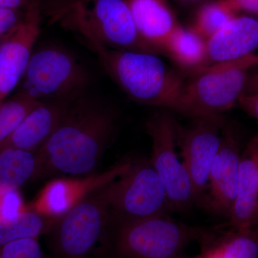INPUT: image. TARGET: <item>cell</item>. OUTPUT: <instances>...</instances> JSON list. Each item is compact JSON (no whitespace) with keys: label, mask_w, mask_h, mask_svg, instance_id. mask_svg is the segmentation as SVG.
Instances as JSON below:
<instances>
[{"label":"cell","mask_w":258,"mask_h":258,"mask_svg":"<svg viewBox=\"0 0 258 258\" xmlns=\"http://www.w3.org/2000/svg\"><path fill=\"white\" fill-rule=\"evenodd\" d=\"M114 111L83 93L70 102L60 124L37 152L41 172L87 176L96 170L116 128Z\"/></svg>","instance_id":"6da1fadb"},{"label":"cell","mask_w":258,"mask_h":258,"mask_svg":"<svg viewBox=\"0 0 258 258\" xmlns=\"http://www.w3.org/2000/svg\"><path fill=\"white\" fill-rule=\"evenodd\" d=\"M111 79L134 101L184 114V81L156 54L112 49L88 34H81Z\"/></svg>","instance_id":"7a4b0ae2"},{"label":"cell","mask_w":258,"mask_h":258,"mask_svg":"<svg viewBox=\"0 0 258 258\" xmlns=\"http://www.w3.org/2000/svg\"><path fill=\"white\" fill-rule=\"evenodd\" d=\"M53 21L76 34H88L104 46L156 54L139 36L126 0H54Z\"/></svg>","instance_id":"3957f363"},{"label":"cell","mask_w":258,"mask_h":258,"mask_svg":"<svg viewBox=\"0 0 258 258\" xmlns=\"http://www.w3.org/2000/svg\"><path fill=\"white\" fill-rule=\"evenodd\" d=\"M258 67V55L218 62L191 74L182 93L184 115L195 118L222 114L243 94L249 71Z\"/></svg>","instance_id":"277c9868"},{"label":"cell","mask_w":258,"mask_h":258,"mask_svg":"<svg viewBox=\"0 0 258 258\" xmlns=\"http://www.w3.org/2000/svg\"><path fill=\"white\" fill-rule=\"evenodd\" d=\"M90 78L69 51L47 45L32 51L19 92L39 102L71 101L85 93Z\"/></svg>","instance_id":"5b68a950"},{"label":"cell","mask_w":258,"mask_h":258,"mask_svg":"<svg viewBox=\"0 0 258 258\" xmlns=\"http://www.w3.org/2000/svg\"><path fill=\"white\" fill-rule=\"evenodd\" d=\"M204 234L166 214L129 219L115 234L113 253L116 258H175Z\"/></svg>","instance_id":"8992f818"},{"label":"cell","mask_w":258,"mask_h":258,"mask_svg":"<svg viewBox=\"0 0 258 258\" xmlns=\"http://www.w3.org/2000/svg\"><path fill=\"white\" fill-rule=\"evenodd\" d=\"M101 188L57 219L50 235L57 258H85L104 235L109 207Z\"/></svg>","instance_id":"52a82bcc"},{"label":"cell","mask_w":258,"mask_h":258,"mask_svg":"<svg viewBox=\"0 0 258 258\" xmlns=\"http://www.w3.org/2000/svg\"><path fill=\"white\" fill-rule=\"evenodd\" d=\"M177 128L169 113L159 112L148 120L146 129L152 143L150 162L162 181L169 210L184 211L196 203L192 183L176 152Z\"/></svg>","instance_id":"ba28073f"},{"label":"cell","mask_w":258,"mask_h":258,"mask_svg":"<svg viewBox=\"0 0 258 258\" xmlns=\"http://www.w3.org/2000/svg\"><path fill=\"white\" fill-rule=\"evenodd\" d=\"M110 210L129 219L166 214L167 198L162 181L150 161H132L116 179L102 186Z\"/></svg>","instance_id":"9c48e42d"},{"label":"cell","mask_w":258,"mask_h":258,"mask_svg":"<svg viewBox=\"0 0 258 258\" xmlns=\"http://www.w3.org/2000/svg\"><path fill=\"white\" fill-rule=\"evenodd\" d=\"M192 120L188 128L178 126L177 141L197 203L203 200L208 189L210 169L227 121L222 114L204 115Z\"/></svg>","instance_id":"30bf717a"},{"label":"cell","mask_w":258,"mask_h":258,"mask_svg":"<svg viewBox=\"0 0 258 258\" xmlns=\"http://www.w3.org/2000/svg\"><path fill=\"white\" fill-rule=\"evenodd\" d=\"M132 163L124 161L104 172L84 177L52 180L42 190L30 208L57 220L83 199L125 172Z\"/></svg>","instance_id":"8fae6325"},{"label":"cell","mask_w":258,"mask_h":258,"mask_svg":"<svg viewBox=\"0 0 258 258\" xmlns=\"http://www.w3.org/2000/svg\"><path fill=\"white\" fill-rule=\"evenodd\" d=\"M241 156L237 131L226 123L209 176L208 206L217 215L230 216L237 194Z\"/></svg>","instance_id":"7c38bea8"},{"label":"cell","mask_w":258,"mask_h":258,"mask_svg":"<svg viewBox=\"0 0 258 258\" xmlns=\"http://www.w3.org/2000/svg\"><path fill=\"white\" fill-rule=\"evenodd\" d=\"M41 3L27 10L26 18L0 44V103L22 81L40 32Z\"/></svg>","instance_id":"4fadbf2b"},{"label":"cell","mask_w":258,"mask_h":258,"mask_svg":"<svg viewBox=\"0 0 258 258\" xmlns=\"http://www.w3.org/2000/svg\"><path fill=\"white\" fill-rule=\"evenodd\" d=\"M229 218L232 230L258 231V135L241 156L237 194Z\"/></svg>","instance_id":"5bb4252c"},{"label":"cell","mask_w":258,"mask_h":258,"mask_svg":"<svg viewBox=\"0 0 258 258\" xmlns=\"http://www.w3.org/2000/svg\"><path fill=\"white\" fill-rule=\"evenodd\" d=\"M207 45L208 66L254 53L258 48V19L237 15L210 37Z\"/></svg>","instance_id":"9a60e30c"},{"label":"cell","mask_w":258,"mask_h":258,"mask_svg":"<svg viewBox=\"0 0 258 258\" xmlns=\"http://www.w3.org/2000/svg\"><path fill=\"white\" fill-rule=\"evenodd\" d=\"M71 101L41 102L25 116L4 149L14 147L38 152L60 124Z\"/></svg>","instance_id":"2e32d148"},{"label":"cell","mask_w":258,"mask_h":258,"mask_svg":"<svg viewBox=\"0 0 258 258\" xmlns=\"http://www.w3.org/2000/svg\"><path fill=\"white\" fill-rule=\"evenodd\" d=\"M139 36L156 54L163 52L180 24L166 0H126Z\"/></svg>","instance_id":"e0dca14e"},{"label":"cell","mask_w":258,"mask_h":258,"mask_svg":"<svg viewBox=\"0 0 258 258\" xmlns=\"http://www.w3.org/2000/svg\"><path fill=\"white\" fill-rule=\"evenodd\" d=\"M163 52L186 74H193L208 66L207 40L181 25L169 37Z\"/></svg>","instance_id":"ac0fdd59"},{"label":"cell","mask_w":258,"mask_h":258,"mask_svg":"<svg viewBox=\"0 0 258 258\" xmlns=\"http://www.w3.org/2000/svg\"><path fill=\"white\" fill-rule=\"evenodd\" d=\"M40 172L37 152L5 148L0 151V195L18 190Z\"/></svg>","instance_id":"d6986e66"},{"label":"cell","mask_w":258,"mask_h":258,"mask_svg":"<svg viewBox=\"0 0 258 258\" xmlns=\"http://www.w3.org/2000/svg\"><path fill=\"white\" fill-rule=\"evenodd\" d=\"M55 222L32 208L25 209L13 218L0 220V247L13 241L48 234Z\"/></svg>","instance_id":"ffe728a7"},{"label":"cell","mask_w":258,"mask_h":258,"mask_svg":"<svg viewBox=\"0 0 258 258\" xmlns=\"http://www.w3.org/2000/svg\"><path fill=\"white\" fill-rule=\"evenodd\" d=\"M208 247L218 258H258V231L232 230Z\"/></svg>","instance_id":"44dd1931"},{"label":"cell","mask_w":258,"mask_h":258,"mask_svg":"<svg viewBox=\"0 0 258 258\" xmlns=\"http://www.w3.org/2000/svg\"><path fill=\"white\" fill-rule=\"evenodd\" d=\"M41 102L21 92L0 103V151L30 111Z\"/></svg>","instance_id":"7402d4cb"},{"label":"cell","mask_w":258,"mask_h":258,"mask_svg":"<svg viewBox=\"0 0 258 258\" xmlns=\"http://www.w3.org/2000/svg\"><path fill=\"white\" fill-rule=\"evenodd\" d=\"M235 16L224 0H217L200 8L190 28L208 41Z\"/></svg>","instance_id":"603a6c76"},{"label":"cell","mask_w":258,"mask_h":258,"mask_svg":"<svg viewBox=\"0 0 258 258\" xmlns=\"http://www.w3.org/2000/svg\"><path fill=\"white\" fill-rule=\"evenodd\" d=\"M0 258H45L38 238L21 239L0 247Z\"/></svg>","instance_id":"cb8c5ba5"},{"label":"cell","mask_w":258,"mask_h":258,"mask_svg":"<svg viewBox=\"0 0 258 258\" xmlns=\"http://www.w3.org/2000/svg\"><path fill=\"white\" fill-rule=\"evenodd\" d=\"M26 14L27 10L0 8V44L22 25Z\"/></svg>","instance_id":"d4e9b609"},{"label":"cell","mask_w":258,"mask_h":258,"mask_svg":"<svg viewBox=\"0 0 258 258\" xmlns=\"http://www.w3.org/2000/svg\"><path fill=\"white\" fill-rule=\"evenodd\" d=\"M25 210L23 198L18 190L0 195V220L13 218Z\"/></svg>","instance_id":"484cf974"},{"label":"cell","mask_w":258,"mask_h":258,"mask_svg":"<svg viewBox=\"0 0 258 258\" xmlns=\"http://www.w3.org/2000/svg\"><path fill=\"white\" fill-rule=\"evenodd\" d=\"M224 2L235 14L247 13L258 19V0H224Z\"/></svg>","instance_id":"4316f807"},{"label":"cell","mask_w":258,"mask_h":258,"mask_svg":"<svg viewBox=\"0 0 258 258\" xmlns=\"http://www.w3.org/2000/svg\"><path fill=\"white\" fill-rule=\"evenodd\" d=\"M237 103L246 113L258 120V93L242 94Z\"/></svg>","instance_id":"83f0119b"},{"label":"cell","mask_w":258,"mask_h":258,"mask_svg":"<svg viewBox=\"0 0 258 258\" xmlns=\"http://www.w3.org/2000/svg\"><path fill=\"white\" fill-rule=\"evenodd\" d=\"M39 0H0V8L15 10H28Z\"/></svg>","instance_id":"f1b7e54d"},{"label":"cell","mask_w":258,"mask_h":258,"mask_svg":"<svg viewBox=\"0 0 258 258\" xmlns=\"http://www.w3.org/2000/svg\"><path fill=\"white\" fill-rule=\"evenodd\" d=\"M254 93H258V70L253 74H249L243 94L251 95Z\"/></svg>","instance_id":"f546056e"},{"label":"cell","mask_w":258,"mask_h":258,"mask_svg":"<svg viewBox=\"0 0 258 258\" xmlns=\"http://www.w3.org/2000/svg\"><path fill=\"white\" fill-rule=\"evenodd\" d=\"M181 2H184V3H189V2H193V0H180Z\"/></svg>","instance_id":"4dcf8cb0"},{"label":"cell","mask_w":258,"mask_h":258,"mask_svg":"<svg viewBox=\"0 0 258 258\" xmlns=\"http://www.w3.org/2000/svg\"><path fill=\"white\" fill-rule=\"evenodd\" d=\"M175 258H186V257H181V255H180V256H178V257H176Z\"/></svg>","instance_id":"1f68e13d"},{"label":"cell","mask_w":258,"mask_h":258,"mask_svg":"<svg viewBox=\"0 0 258 258\" xmlns=\"http://www.w3.org/2000/svg\"><path fill=\"white\" fill-rule=\"evenodd\" d=\"M194 1H198V0H193V2Z\"/></svg>","instance_id":"d6a6232c"}]
</instances>
